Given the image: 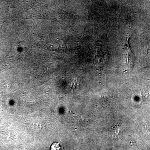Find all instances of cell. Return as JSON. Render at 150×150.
Here are the masks:
<instances>
[{
    "label": "cell",
    "mask_w": 150,
    "mask_h": 150,
    "mask_svg": "<svg viewBox=\"0 0 150 150\" xmlns=\"http://www.w3.org/2000/svg\"><path fill=\"white\" fill-rule=\"evenodd\" d=\"M61 149L60 144L57 143H54L52 144L50 147V149L52 150H60Z\"/></svg>",
    "instance_id": "cell-3"
},
{
    "label": "cell",
    "mask_w": 150,
    "mask_h": 150,
    "mask_svg": "<svg viewBox=\"0 0 150 150\" xmlns=\"http://www.w3.org/2000/svg\"><path fill=\"white\" fill-rule=\"evenodd\" d=\"M121 1H127V0H121Z\"/></svg>",
    "instance_id": "cell-4"
},
{
    "label": "cell",
    "mask_w": 150,
    "mask_h": 150,
    "mask_svg": "<svg viewBox=\"0 0 150 150\" xmlns=\"http://www.w3.org/2000/svg\"><path fill=\"white\" fill-rule=\"evenodd\" d=\"M130 37L131 35L130 34H129L126 37L124 48H123L126 66L127 69L129 70L133 69L135 59V55L131 51L129 45V40Z\"/></svg>",
    "instance_id": "cell-1"
},
{
    "label": "cell",
    "mask_w": 150,
    "mask_h": 150,
    "mask_svg": "<svg viewBox=\"0 0 150 150\" xmlns=\"http://www.w3.org/2000/svg\"><path fill=\"white\" fill-rule=\"evenodd\" d=\"M120 128L118 125H115L112 129V137L114 138L118 137V134L120 132Z\"/></svg>",
    "instance_id": "cell-2"
}]
</instances>
